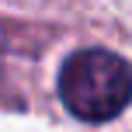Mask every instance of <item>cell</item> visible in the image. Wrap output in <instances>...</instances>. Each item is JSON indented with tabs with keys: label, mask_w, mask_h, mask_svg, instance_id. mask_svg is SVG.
Wrapping results in <instances>:
<instances>
[{
	"label": "cell",
	"mask_w": 132,
	"mask_h": 132,
	"mask_svg": "<svg viewBox=\"0 0 132 132\" xmlns=\"http://www.w3.org/2000/svg\"><path fill=\"white\" fill-rule=\"evenodd\" d=\"M59 97L84 122H111L132 101V66L108 49H80L59 70Z\"/></svg>",
	"instance_id": "1"
}]
</instances>
